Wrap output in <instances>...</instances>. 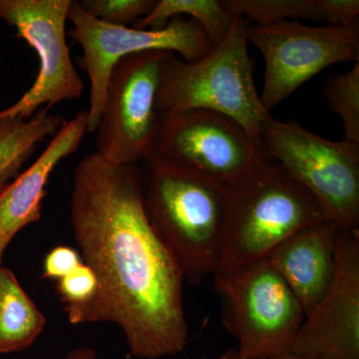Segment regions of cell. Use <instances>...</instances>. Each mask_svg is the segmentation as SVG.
<instances>
[{
  "mask_svg": "<svg viewBox=\"0 0 359 359\" xmlns=\"http://www.w3.org/2000/svg\"><path fill=\"white\" fill-rule=\"evenodd\" d=\"M142 181L138 165L112 164L96 152L78 163L71 223L98 290L88 304L65 313L72 325L116 323L132 355L156 359L188 344L185 276L149 221Z\"/></svg>",
  "mask_w": 359,
  "mask_h": 359,
  "instance_id": "obj_1",
  "label": "cell"
},
{
  "mask_svg": "<svg viewBox=\"0 0 359 359\" xmlns=\"http://www.w3.org/2000/svg\"><path fill=\"white\" fill-rule=\"evenodd\" d=\"M145 161L142 190L146 215L185 280L200 285L219 269L231 188L170 161Z\"/></svg>",
  "mask_w": 359,
  "mask_h": 359,
  "instance_id": "obj_2",
  "label": "cell"
},
{
  "mask_svg": "<svg viewBox=\"0 0 359 359\" xmlns=\"http://www.w3.org/2000/svg\"><path fill=\"white\" fill-rule=\"evenodd\" d=\"M249 23L244 16L235 15L224 39L194 62L169 52L161 66L158 113L210 111L230 118L262 144V128L271 114L255 84Z\"/></svg>",
  "mask_w": 359,
  "mask_h": 359,
  "instance_id": "obj_3",
  "label": "cell"
},
{
  "mask_svg": "<svg viewBox=\"0 0 359 359\" xmlns=\"http://www.w3.org/2000/svg\"><path fill=\"white\" fill-rule=\"evenodd\" d=\"M327 219L313 194L280 165L268 163L247 181L231 187L217 273L235 271L266 259L297 231Z\"/></svg>",
  "mask_w": 359,
  "mask_h": 359,
  "instance_id": "obj_4",
  "label": "cell"
},
{
  "mask_svg": "<svg viewBox=\"0 0 359 359\" xmlns=\"http://www.w3.org/2000/svg\"><path fill=\"white\" fill-rule=\"evenodd\" d=\"M222 323L238 340L242 359H273L292 353L306 313L266 259L215 273Z\"/></svg>",
  "mask_w": 359,
  "mask_h": 359,
  "instance_id": "obj_5",
  "label": "cell"
},
{
  "mask_svg": "<svg viewBox=\"0 0 359 359\" xmlns=\"http://www.w3.org/2000/svg\"><path fill=\"white\" fill-rule=\"evenodd\" d=\"M264 154L313 194L342 230L358 229L359 143L332 141L299 123L269 117L261 132Z\"/></svg>",
  "mask_w": 359,
  "mask_h": 359,
  "instance_id": "obj_6",
  "label": "cell"
},
{
  "mask_svg": "<svg viewBox=\"0 0 359 359\" xmlns=\"http://www.w3.org/2000/svg\"><path fill=\"white\" fill-rule=\"evenodd\" d=\"M148 158L176 163L230 188L269 163L262 144L240 125L204 110L158 113Z\"/></svg>",
  "mask_w": 359,
  "mask_h": 359,
  "instance_id": "obj_7",
  "label": "cell"
},
{
  "mask_svg": "<svg viewBox=\"0 0 359 359\" xmlns=\"http://www.w3.org/2000/svg\"><path fill=\"white\" fill-rule=\"evenodd\" d=\"M72 23L71 36L81 46L78 65L90 80L87 133H95L113 66L126 56L145 51H167L179 54L187 62L199 60L212 48L202 26L185 16L172 18L159 29L120 27L101 22L72 1L68 11Z\"/></svg>",
  "mask_w": 359,
  "mask_h": 359,
  "instance_id": "obj_8",
  "label": "cell"
},
{
  "mask_svg": "<svg viewBox=\"0 0 359 359\" xmlns=\"http://www.w3.org/2000/svg\"><path fill=\"white\" fill-rule=\"evenodd\" d=\"M247 37L264 58L259 98L269 112L328 66L359 60L358 21L344 27L309 26L297 20L249 23Z\"/></svg>",
  "mask_w": 359,
  "mask_h": 359,
  "instance_id": "obj_9",
  "label": "cell"
},
{
  "mask_svg": "<svg viewBox=\"0 0 359 359\" xmlns=\"http://www.w3.org/2000/svg\"><path fill=\"white\" fill-rule=\"evenodd\" d=\"M168 53L140 52L113 66L95 130L96 153L103 159L116 165L147 159L157 129L161 66Z\"/></svg>",
  "mask_w": 359,
  "mask_h": 359,
  "instance_id": "obj_10",
  "label": "cell"
},
{
  "mask_svg": "<svg viewBox=\"0 0 359 359\" xmlns=\"http://www.w3.org/2000/svg\"><path fill=\"white\" fill-rule=\"evenodd\" d=\"M71 0H0V21L13 26L15 36L36 52L39 70L34 83L18 102L0 111V119H29L37 111L75 100L84 83L71 59L66 21Z\"/></svg>",
  "mask_w": 359,
  "mask_h": 359,
  "instance_id": "obj_11",
  "label": "cell"
},
{
  "mask_svg": "<svg viewBox=\"0 0 359 359\" xmlns=\"http://www.w3.org/2000/svg\"><path fill=\"white\" fill-rule=\"evenodd\" d=\"M306 359H359V230H340L332 282L304 316L292 353Z\"/></svg>",
  "mask_w": 359,
  "mask_h": 359,
  "instance_id": "obj_12",
  "label": "cell"
},
{
  "mask_svg": "<svg viewBox=\"0 0 359 359\" xmlns=\"http://www.w3.org/2000/svg\"><path fill=\"white\" fill-rule=\"evenodd\" d=\"M87 111L63 123L32 166L0 191V266L13 238L23 228L41 219L50 175L61 161L76 152L87 133Z\"/></svg>",
  "mask_w": 359,
  "mask_h": 359,
  "instance_id": "obj_13",
  "label": "cell"
},
{
  "mask_svg": "<svg viewBox=\"0 0 359 359\" xmlns=\"http://www.w3.org/2000/svg\"><path fill=\"white\" fill-rule=\"evenodd\" d=\"M340 230L330 219L309 224L283 241L266 257L289 285L306 314L320 302L332 282Z\"/></svg>",
  "mask_w": 359,
  "mask_h": 359,
  "instance_id": "obj_14",
  "label": "cell"
},
{
  "mask_svg": "<svg viewBox=\"0 0 359 359\" xmlns=\"http://www.w3.org/2000/svg\"><path fill=\"white\" fill-rule=\"evenodd\" d=\"M46 320L15 275L0 266V353L28 348L43 332Z\"/></svg>",
  "mask_w": 359,
  "mask_h": 359,
  "instance_id": "obj_15",
  "label": "cell"
},
{
  "mask_svg": "<svg viewBox=\"0 0 359 359\" xmlns=\"http://www.w3.org/2000/svg\"><path fill=\"white\" fill-rule=\"evenodd\" d=\"M65 122L62 116L43 108L29 119H0V191L20 174L37 146L53 137Z\"/></svg>",
  "mask_w": 359,
  "mask_h": 359,
  "instance_id": "obj_16",
  "label": "cell"
},
{
  "mask_svg": "<svg viewBox=\"0 0 359 359\" xmlns=\"http://www.w3.org/2000/svg\"><path fill=\"white\" fill-rule=\"evenodd\" d=\"M177 16H189L197 21L212 47L224 39L235 18V15L224 8L221 0H156L150 13L132 27L159 29Z\"/></svg>",
  "mask_w": 359,
  "mask_h": 359,
  "instance_id": "obj_17",
  "label": "cell"
},
{
  "mask_svg": "<svg viewBox=\"0 0 359 359\" xmlns=\"http://www.w3.org/2000/svg\"><path fill=\"white\" fill-rule=\"evenodd\" d=\"M233 15L244 16L259 25L283 20H321L318 0H221Z\"/></svg>",
  "mask_w": 359,
  "mask_h": 359,
  "instance_id": "obj_18",
  "label": "cell"
},
{
  "mask_svg": "<svg viewBox=\"0 0 359 359\" xmlns=\"http://www.w3.org/2000/svg\"><path fill=\"white\" fill-rule=\"evenodd\" d=\"M323 94L342 120L346 140L359 143V60L351 70L328 77Z\"/></svg>",
  "mask_w": 359,
  "mask_h": 359,
  "instance_id": "obj_19",
  "label": "cell"
},
{
  "mask_svg": "<svg viewBox=\"0 0 359 359\" xmlns=\"http://www.w3.org/2000/svg\"><path fill=\"white\" fill-rule=\"evenodd\" d=\"M78 2L87 13L101 22L128 27L150 13L156 0H81Z\"/></svg>",
  "mask_w": 359,
  "mask_h": 359,
  "instance_id": "obj_20",
  "label": "cell"
},
{
  "mask_svg": "<svg viewBox=\"0 0 359 359\" xmlns=\"http://www.w3.org/2000/svg\"><path fill=\"white\" fill-rule=\"evenodd\" d=\"M56 283V290L65 304V311L86 306L93 301L98 290L95 273L84 262Z\"/></svg>",
  "mask_w": 359,
  "mask_h": 359,
  "instance_id": "obj_21",
  "label": "cell"
},
{
  "mask_svg": "<svg viewBox=\"0 0 359 359\" xmlns=\"http://www.w3.org/2000/svg\"><path fill=\"white\" fill-rule=\"evenodd\" d=\"M82 262L76 250L67 245H57L45 257L42 278L58 282L69 275Z\"/></svg>",
  "mask_w": 359,
  "mask_h": 359,
  "instance_id": "obj_22",
  "label": "cell"
},
{
  "mask_svg": "<svg viewBox=\"0 0 359 359\" xmlns=\"http://www.w3.org/2000/svg\"><path fill=\"white\" fill-rule=\"evenodd\" d=\"M321 20L327 25L349 26L359 15L358 0H318Z\"/></svg>",
  "mask_w": 359,
  "mask_h": 359,
  "instance_id": "obj_23",
  "label": "cell"
},
{
  "mask_svg": "<svg viewBox=\"0 0 359 359\" xmlns=\"http://www.w3.org/2000/svg\"><path fill=\"white\" fill-rule=\"evenodd\" d=\"M62 359H97L96 351L90 347H80V348L71 351Z\"/></svg>",
  "mask_w": 359,
  "mask_h": 359,
  "instance_id": "obj_24",
  "label": "cell"
},
{
  "mask_svg": "<svg viewBox=\"0 0 359 359\" xmlns=\"http://www.w3.org/2000/svg\"><path fill=\"white\" fill-rule=\"evenodd\" d=\"M214 359H242L238 356L237 351L236 348H231L229 351H224V353H222L221 355L217 356L216 358ZM273 359H306L304 358H302V356L297 355V354L289 353L285 354V355L280 356V358H276Z\"/></svg>",
  "mask_w": 359,
  "mask_h": 359,
  "instance_id": "obj_25",
  "label": "cell"
},
{
  "mask_svg": "<svg viewBox=\"0 0 359 359\" xmlns=\"http://www.w3.org/2000/svg\"><path fill=\"white\" fill-rule=\"evenodd\" d=\"M201 359H207V358H201Z\"/></svg>",
  "mask_w": 359,
  "mask_h": 359,
  "instance_id": "obj_26",
  "label": "cell"
}]
</instances>
